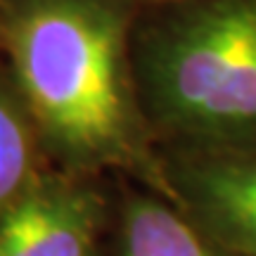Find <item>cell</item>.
Here are the masks:
<instances>
[{
    "mask_svg": "<svg viewBox=\"0 0 256 256\" xmlns=\"http://www.w3.org/2000/svg\"><path fill=\"white\" fill-rule=\"evenodd\" d=\"M8 38L46 136L76 162L119 154L128 140L119 12L102 0H28Z\"/></svg>",
    "mask_w": 256,
    "mask_h": 256,
    "instance_id": "1",
    "label": "cell"
},
{
    "mask_svg": "<svg viewBox=\"0 0 256 256\" xmlns=\"http://www.w3.org/2000/svg\"><path fill=\"white\" fill-rule=\"evenodd\" d=\"M142 86L156 119L185 136L256 138V0H200L142 48Z\"/></svg>",
    "mask_w": 256,
    "mask_h": 256,
    "instance_id": "2",
    "label": "cell"
},
{
    "mask_svg": "<svg viewBox=\"0 0 256 256\" xmlns=\"http://www.w3.org/2000/svg\"><path fill=\"white\" fill-rule=\"evenodd\" d=\"M98 204L62 180L28 183L0 214V256H90Z\"/></svg>",
    "mask_w": 256,
    "mask_h": 256,
    "instance_id": "3",
    "label": "cell"
},
{
    "mask_svg": "<svg viewBox=\"0 0 256 256\" xmlns=\"http://www.w3.org/2000/svg\"><path fill=\"white\" fill-rule=\"evenodd\" d=\"M194 223L223 252L256 256V156L194 164L183 180Z\"/></svg>",
    "mask_w": 256,
    "mask_h": 256,
    "instance_id": "4",
    "label": "cell"
},
{
    "mask_svg": "<svg viewBox=\"0 0 256 256\" xmlns=\"http://www.w3.org/2000/svg\"><path fill=\"white\" fill-rule=\"evenodd\" d=\"M121 249L124 256H226L190 220L150 197L126 206Z\"/></svg>",
    "mask_w": 256,
    "mask_h": 256,
    "instance_id": "5",
    "label": "cell"
},
{
    "mask_svg": "<svg viewBox=\"0 0 256 256\" xmlns=\"http://www.w3.org/2000/svg\"><path fill=\"white\" fill-rule=\"evenodd\" d=\"M31 142L14 102L0 92V214L28 185Z\"/></svg>",
    "mask_w": 256,
    "mask_h": 256,
    "instance_id": "6",
    "label": "cell"
}]
</instances>
